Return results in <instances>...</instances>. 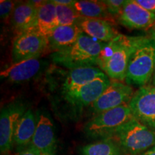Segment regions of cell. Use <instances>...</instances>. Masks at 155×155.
Here are the masks:
<instances>
[{
    "label": "cell",
    "mask_w": 155,
    "mask_h": 155,
    "mask_svg": "<svg viewBox=\"0 0 155 155\" xmlns=\"http://www.w3.org/2000/svg\"><path fill=\"white\" fill-rule=\"evenodd\" d=\"M137 39V36L119 34L111 41L106 42L101 52L97 66L111 80L125 81Z\"/></svg>",
    "instance_id": "6da1fadb"
},
{
    "label": "cell",
    "mask_w": 155,
    "mask_h": 155,
    "mask_svg": "<svg viewBox=\"0 0 155 155\" xmlns=\"http://www.w3.org/2000/svg\"><path fill=\"white\" fill-rule=\"evenodd\" d=\"M106 43L83 32L73 45L52 53L51 59L54 63L68 70L97 66L101 52Z\"/></svg>",
    "instance_id": "7a4b0ae2"
},
{
    "label": "cell",
    "mask_w": 155,
    "mask_h": 155,
    "mask_svg": "<svg viewBox=\"0 0 155 155\" xmlns=\"http://www.w3.org/2000/svg\"><path fill=\"white\" fill-rule=\"evenodd\" d=\"M154 71L155 41L150 36H137L128 65L126 83L129 86H147Z\"/></svg>",
    "instance_id": "3957f363"
},
{
    "label": "cell",
    "mask_w": 155,
    "mask_h": 155,
    "mask_svg": "<svg viewBox=\"0 0 155 155\" xmlns=\"http://www.w3.org/2000/svg\"><path fill=\"white\" fill-rule=\"evenodd\" d=\"M115 137L121 150L129 155H140L155 145V130L135 118L122 126Z\"/></svg>",
    "instance_id": "277c9868"
},
{
    "label": "cell",
    "mask_w": 155,
    "mask_h": 155,
    "mask_svg": "<svg viewBox=\"0 0 155 155\" xmlns=\"http://www.w3.org/2000/svg\"><path fill=\"white\" fill-rule=\"evenodd\" d=\"M129 104L96 115L84 127V132L93 139H109L127 122L133 119Z\"/></svg>",
    "instance_id": "5b68a950"
},
{
    "label": "cell",
    "mask_w": 155,
    "mask_h": 155,
    "mask_svg": "<svg viewBox=\"0 0 155 155\" xmlns=\"http://www.w3.org/2000/svg\"><path fill=\"white\" fill-rule=\"evenodd\" d=\"M26 111V106L21 101H15L2 108L0 114V151L2 154H7L12 149L17 124Z\"/></svg>",
    "instance_id": "8992f818"
},
{
    "label": "cell",
    "mask_w": 155,
    "mask_h": 155,
    "mask_svg": "<svg viewBox=\"0 0 155 155\" xmlns=\"http://www.w3.org/2000/svg\"><path fill=\"white\" fill-rule=\"evenodd\" d=\"M49 50V42L47 37L33 32H22L15 38L12 48L13 63L40 58Z\"/></svg>",
    "instance_id": "52a82bcc"
},
{
    "label": "cell",
    "mask_w": 155,
    "mask_h": 155,
    "mask_svg": "<svg viewBox=\"0 0 155 155\" xmlns=\"http://www.w3.org/2000/svg\"><path fill=\"white\" fill-rule=\"evenodd\" d=\"M111 79L104 75L75 90L62 93L64 100L75 109L91 106L111 83Z\"/></svg>",
    "instance_id": "ba28073f"
},
{
    "label": "cell",
    "mask_w": 155,
    "mask_h": 155,
    "mask_svg": "<svg viewBox=\"0 0 155 155\" xmlns=\"http://www.w3.org/2000/svg\"><path fill=\"white\" fill-rule=\"evenodd\" d=\"M134 118L143 124L155 129V87H141L129 103Z\"/></svg>",
    "instance_id": "9c48e42d"
},
{
    "label": "cell",
    "mask_w": 155,
    "mask_h": 155,
    "mask_svg": "<svg viewBox=\"0 0 155 155\" xmlns=\"http://www.w3.org/2000/svg\"><path fill=\"white\" fill-rule=\"evenodd\" d=\"M134 95L133 89L127 83L112 81L99 98L91 106L95 116L108 110L129 104Z\"/></svg>",
    "instance_id": "30bf717a"
},
{
    "label": "cell",
    "mask_w": 155,
    "mask_h": 155,
    "mask_svg": "<svg viewBox=\"0 0 155 155\" xmlns=\"http://www.w3.org/2000/svg\"><path fill=\"white\" fill-rule=\"evenodd\" d=\"M117 21L131 30H147L155 25V15L135 0H127Z\"/></svg>",
    "instance_id": "8fae6325"
},
{
    "label": "cell",
    "mask_w": 155,
    "mask_h": 155,
    "mask_svg": "<svg viewBox=\"0 0 155 155\" xmlns=\"http://www.w3.org/2000/svg\"><path fill=\"white\" fill-rule=\"evenodd\" d=\"M56 143L53 121L48 116L42 114L39 116L35 131L30 145L41 152L42 154L54 155Z\"/></svg>",
    "instance_id": "7c38bea8"
},
{
    "label": "cell",
    "mask_w": 155,
    "mask_h": 155,
    "mask_svg": "<svg viewBox=\"0 0 155 155\" xmlns=\"http://www.w3.org/2000/svg\"><path fill=\"white\" fill-rule=\"evenodd\" d=\"M44 63L39 58L12 63L1 71L0 76L2 79L12 83L25 82L32 79L41 72L45 66Z\"/></svg>",
    "instance_id": "4fadbf2b"
},
{
    "label": "cell",
    "mask_w": 155,
    "mask_h": 155,
    "mask_svg": "<svg viewBox=\"0 0 155 155\" xmlns=\"http://www.w3.org/2000/svg\"><path fill=\"white\" fill-rule=\"evenodd\" d=\"M77 25L83 33L103 42L111 41L120 34L114 28L112 23L104 19L81 17Z\"/></svg>",
    "instance_id": "5bb4252c"
},
{
    "label": "cell",
    "mask_w": 155,
    "mask_h": 155,
    "mask_svg": "<svg viewBox=\"0 0 155 155\" xmlns=\"http://www.w3.org/2000/svg\"><path fill=\"white\" fill-rule=\"evenodd\" d=\"M38 8L32 1L17 3L11 18L14 30L17 35L30 30L35 26Z\"/></svg>",
    "instance_id": "9a60e30c"
},
{
    "label": "cell",
    "mask_w": 155,
    "mask_h": 155,
    "mask_svg": "<svg viewBox=\"0 0 155 155\" xmlns=\"http://www.w3.org/2000/svg\"><path fill=\"white\" fill-rule=\"evenodd\" d=\"M83 33L77 25H58L52 30L48 36L49 50L55 53L69 47L77 41L79 36Z\"/></svg>",
    "instance_id": "2e32d148"
},
{
    "label": "cell",
    "mask_w": 155,
    "mask_h": 155,
    "mask_svg": "<svg viewBox=\"0 0 155 155\" xmlns=\"http://www.w3.org/2000/svg\"><path fill=\"white\" fill-rule=\"evenodd\" d=\"M104 74L101 70L96 66L70 69L66 71L62 83V93L75 90Z\"/></svg>",
    "instance_id": "e0dca14e"
},
{
    "label": "cell",
    "mask_w": 155,
    "mask_h": 155,
    "mask_svg": "<svg viewBox=\"0 0 155 155\" xmlns=\"http://www.w3.org/2000/svg\"><path fill=\"white\" fill-rule=\"evenodd\" d=\"M55 27H57L55 4L51 0L45 1L43 4L38 7L35 25L29 31L48 38Z\"/></svg>",
    "instance_id": "ac0fdd59"
},
{
    "label": "cell",
    "mask_w": 155,
    "mask_h": 155,
    "mask_svg": "<svg viewBox=\"0 0 155 155\" xmlns=\"http://www.w3.org/2000/svg\"><path fill=\"white\" fill-rule=\"evenodd\" d=\"M38 121V119H37L32 110H27L23 114L17 124L15 134L14 142L17 146L24 148L30 144Z\"/></svg>",
    "instance_id": "d6986e66"
},
{
    "label": "cell",
    "mask_w": 155,
    "mask_h": 155,
    "mask_svg": "<svg viewBox=\"0 0 155 155\" xmlns=\"http://www.w3.org/2000/svg\"><path fill=\"white\" fill-rule=\"evenodd\" d=\"M73 7L81 17L104 19L112 24L115 21V18H114L108 13L105 4L103 1H94V0L75 1Z\"/></svg>",
    "instance_id": "ffe728a7"
},
{
    "label": "cell",
    "mask_w": 155,
    "mask_h": 155,
    "mask_svg": "<svg viewBox=\"0 0 155 155\" xmlns=\"http://www.w3.org/2000/svg\"><path fill=\"white\" fill-rule=\"evenodd\" d=\"M82 155H121V147L111 138L88 144L81 150Z\"/></svg>",
    "instance_id": "44dd1931"
},
{
    "label": "cell",
    "mask_w": 155,
    "mask_h": 155,
    "mask_svg": "<svg viewBox=\"0 0 155 155\" xmlns=\"http://www.w3.org/2000/svg\"><path fill=\"white\" fill-rule=\"evenodd\" d=\"M56 5V22L58 25H77L81 16L73 6Z\"/></svg>",
    "instance_id": "7402d4cb"
},
{
    "label": "cell",
    "mask_w": 155,
    "mask_h": 155,
    "mask_svg": "<svg viewBox=\"0 0 155 155\" xmlns=\"http://www.w3.org/2000/svg\"><path fill=\"white\" fill-rule=\"evenodd\" d=\"M107 10L114 18L118 19L127 0H104Z\"/></svg>",
    "instance_id": "603a6c76"
},
{
    "label": "cell",
    "mask_w": 155,
    "mask_h": 155,
    "mask_svg": "<svg viewBox=\"0 0 155 155\" xmlns=\"http://www.w3.org/2000/svg\"><path fill=\"white\" fill-rule=\"evenodd\" d=\"M17 3L14 1L2 0L0 2V17L2 20H8L12 18Z\"/></svg>",
    "instance_id": "cb8c5ba5"
},
{
    "label": "cell",
    "mask_w": 155,
    "mask_h": 155,
    "mask_svg": "<svg viewBox=\"0 0 155 155\" xmlns=\"http://www.w3.org/2000/svg\"><path fill=\"white\" fill-rule=\"evenodd\" d=\"M141 7L155 15V0H136Z\"/></svg>",
    "instance_id": "d4e9b609"
},
{
    "label": "cell",
    "mask_w": 155,
    "mask_h": 155,
    "mask_svg": "<svg viewBox=\"0 0 155 155\" xmlns=\"http://www.w3.org/2000/svg\"><path fill=\"white\" fill-rule=\"evenodd\" d=\"M15 155H42V154L33 147L29 145L28 147L22 148Z\"/></svg>",
    "instance_id": "484cf974"
},
{
    "label": "cell",
    "mask_w": 155,
    "mask_h": 155,
    "mask_svg": "<svg viewBox=\"0 0 155 155\" xmlns=\"http://www.w3.org/2000/svg\"><path fill=\"white\" fill-rule=\"evenodd\" d=\"M55 5H65V6H73L75 1L73 0H51Z\"/></svg>",
    "instance_id": "4316f807"
},
{
    "label": "cell",
    "mask_w": 155,
    "mask_h": 155,
    "mask_svg": "<svg viewBox=\"0 0 155 155\" xmlns=\"http://www.w3.org/2000/svg\"><path fill=\"white\" fill-rule=\"evenodd\" d=\"M140 155H155V145L154 147H152V148H150V150H147L146 152L142 153Z\"/></svg>",
    "instance_id": "83f0119b"
},
{
    "label": "cell",
    "mask_w": 155,
    "mask_h": 155,
    "mask_svg": "<svg viewBox=\"0 0 155 155\" xmlns=\"http://www.w3.org/2000/svg\"><path fill=\"white\" fill-rule=\"evenodd\" d=\"M149 34H150V38L153 39V40H154L155 41V25L150 29V31H149Z\"/></svg>",
    "instance_id": "f1b7e54d"
},
{
    "label": "cell",
    "mask_w": 155,
    "mask_h": 155,
    "mask_svg": "<svg viewBox=\"0 0 155 155\" xmlns=\"http://www.w3.org/2000/svg\"><path fill=\"white\" fill-rule=\"evenodd\" d=\"M149 85H150V86L155 87V71H154V74L152 75V78H151L150 83H149Z\"/></svg>",
    "instance_id": "f546056e"
},
{
    "label": "cell",
    "mask_w": 155,
    "mask_h": 155,
    "mask_svg": "<svg viewBox=\"0 0 155 155\" xmlns=\"http://www.w3.org/2000/svg\"><path fill=\"white\" fill-rule=\"evenodd\" d=\"M42 155H52V154H42Z\"/></svg>",
    "instance_id": "4dcf8cb0"
}]
</instances>
